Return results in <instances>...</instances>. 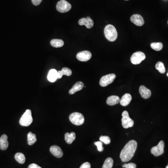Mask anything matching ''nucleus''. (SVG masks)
Segmentation results:
<instances>
[{
  "mask_svg": "<svg viewBox=\"0 0 168 168\" xmlns=\"http://www.w3.org/2000/svg\"><path fill=\"white\" fill-rule=\"evenodd\" d=\"M137 147V143L135 140H131L127 143L120 152V159L122 162H129L135 155Z\"/></svg>",
  "mask_w": 168,
  "mask_h": 168,
  "instance_id": "1",
  "label": "nucleus"
},
{
  "mask_svg": "<svg viewBox=\"0 0 168 168\" xmlns=\"http://www.w3.org/2000/svg\"><path fill=\"white\" fill-rule=\"evenodd\" d=\"M104 34L106 39L110 42H114L117 38L118 33L116 28L111 24L105 27Z\"/></svg>",
  "mask_w": 168,
  "mask_h": 168,
  "instance_id": "2",
  "label": "nucleus"
},
{
  "mask_svg": "<svg viewBox=\"0 0 168 168\" xmlns=\"http://www.w3.org/2000/svg\"><path fill=\"white\" fill-rule=\"evenodd\" d=\"M32 121L31 111L30 109H27L20 119L19 123L22 126L28 127L31 124Z\"/></svg>",
  "mask_w": 168,
  "mask_h": 168,
  "instance_id": "3",
  "label": "nucleus"
},
{
  "mask_svg": "<svg viewBox=\"0 0 168 168\" xmlns=\"http://www.w3.org/2000/svg\"><path fill=\"white\" fill-rule=\"evenodd\" d=\"M70 120L72 124L77 126L82 125L85 121V118L81 113L78 112H73L69 116Z\"/></svg>",
  "mask_w": 168,
  "mask_h": 168,
  "instance_id": "4",
  "label": "nucleus"
},
{
  "mask_svg": "<svg viewBox=\"0 0 168 168\" xmlns=\"http://www.w3.org/2000/svg\"><path fill=\"white\" fill-rule=\"evenodd\" d=\"M122 116L121 119L122 126L124 129L131 128L134 126V120L130 118L128 111H124L123 112Z\"/></svg>",
  "mask_w": 168,
  "mask_h": 168,
  "instance_id": "5",
  "label": "nucleus"
},
{
  "mask_svg": "<svg viewBox=\"0 0 168 168\" xmlns=\"http://www.w3.org/2000/svg\"><path fill=\"white\" fill-rule=\"evenodd\" d=\"M56 9L60 13H66L71 10L72 5L65 0H61L57 3Z\"/></svg>",
  "mask_w": 168,
  "mask_h": 168,
  "instance_id": "6",
  "label": "nucleus"
},
{
  "mask_svg": "<svg viewBox=\"0 0 168 168\" xmlns=\"http://www.w3.org/2000/svg\"><path fill=\"white\" fill-rule=\"evenodd\" d=\"M146 58V56L143 52H135L130 58V61L133 65H138L144 60Z\"/></svg>",
  "mask_w": 168,
  "mask_h": 168,
  "instance_id": "7",
  "label": "nucleus"
},
{
  "mask_svg": "<svg viewBox=\"0 0 168 168\" xmlns=\"http://www.w3.org/2000/svg\"><path fill=\"white\" fill-rule=\"evenodd\" d=\"M116 78V75L114 73L109 74L103 76L100 80V85L102 87L108 86L110 84L112 83Z\"/></svg>",
  "mask_w": 168,
  "mask_h": 168,
  "instance_id": "8",
  "label": "nucleus"
},
{
  "mask_svg": "<svg viewBox=\"0 0 168 168\" xmlns=\"http://www.w3.org/2000/svg\"><path fill=\"white\" fill-rule=\"evenodd\" d=\"M164 145L165 144L163 141H160L157 146L153 147L151 149L152 154H153L155 157H158L163 154L164 153Z\"/></svg>",
  "mask_w": 168,
  "mask_h": 168,
  "instance_id": "9",
  "label": "nucleus"
},
{
  "mask_svg": "<svg viewBox=\"0 0 168 168\" xmlns=\"http://www.w3.org/2000/svg\"><path fill=\"white\" fill-rule=\"evenodd\" d=\"M92 53L89 51H85L80 52L78 53L76 58L78 60L81 62H86L92 58Z\"/></svg>",
  "mask_w": 168,
  "mask_h": 168,
  "instance_id": "10",
  "label": "nucleus"
},
{
  "mask_svg": "<svg viewBox=\"0 0 168 168\" xmlns=\"http://www.w3.org/2000/svg\"><path fill=\"white\" fill-rule=\"evenodd\" d=\"M78 24L80 26L85 25L87 29H91L94 26V21L90 17L82 18L78 21Z\"/></svg>",
  "mask_w": 168,
  "mask_h": 168,
  "instance_id": "11",
  "label": "nucleus"
},
{
  "mask_svg": "<svg viewBox=\"0 0 168 168\" xmlns=\"http://www.w3.org/2000/svg\"><path fill=\"white\" fill-rule=\"evenodd\" d=\"M130 21L133 23L138 26H142L144 24V19L141 15L138 14L133 15L130 17Z\"/></svg>",
  "mask_w": 168,
  "mask_h": 168,
  "instance_id": "12",
  "label": "nucleus"
},
{
  "mask_svg": "<svg viewBox=\"0 0 168 168\" xmlns=\"http://www.w3.org/2000/svg\"><path fill=\"white\" fill-rule=\"evenodd\" d=\"M50 151L52 154L57 158H61L63 155V152L58 146H52L50 149Z\"/></svg>",
  "mask_w": 168,
  "mask_h": 168,
  "instance_id": "13",
  "label": "nucleus"
},
{
  "mask_svg": "<svg viewBox=\"0 0 168 168\" xmlns=\"http://www.w3.org/2000/svg\"><path fill=\"white\" fill-rule=\"evenodd\" d=\"M139 92L142 97L144 99H148L151 97V92L144 86H141L139 87Z\"/></svg>",
  "mask_w": 168,
  "mask_h": 168,
  "instance_id": "14",
  "label": "nucleus"
},
{
  "mask_svg": "<svg viewBox=\"0 0 168 168\" xmlns=\"http://www.w3.org/2000/svg\"><path fill=\"white\" fill-rule=\"evenodd\" d=\"M84 86V84L83 82L81 81L76 82V83L73 85L72 88L69 91V94H73L78 91L82 90Z\"/></svg>",
  "mask_w": 168,
  "mask_h": 168,
  "instance_id": "15",
  "label": "nucleus"
},
{
  "mask_svg": "<svg viewBox=\"0 0 168 168\" xmlns=\"http://www.w3.org/2000/svg\"><path fill=\"white\" fill-rule=\"evenodd\" d=\"M8 136L5 134H3L0 138V149L2 151H5L8 149Z\"/></svg>",
  "mask_w": 168,
  "mask_h": 168,
  "instance_id": "16",
  "label": "nucleus"
},
{
  "mask_svg": "<svg viewBox=\"0 0 168 168\" xmlns=\"http://www.w3.org/2000/svg\"><path fill=\"white\" fill-rule=\"evenodd\" d=\"M132 96L129 94H126L120 99V105L123 106H127L131 101Z\"/></svg>",
  "mask_w": 168,
  "mask_h": 168,
  "instance_id": "17",
  "label": "nucleus"
},
{
  "mask_svg": "<svg viewBox=\"0 0 168 168\" xmlns=\"http://www.w3.org/2000/svg\"><path fill=\"white\" fill-rule=\"evenodd\" d=\"M47 78L50 82H55L58 79V71L55 69H51L48 73Z\"/></svg>",
  "mask_w": 168,
  "mask_h": 168,
  "instance_id": "18",
  "label": "nucleus"
},
{
  "mask_svg": "<svg viewBox=\"0 0 168 168\" xmlns=\"http://www.w3.org/2000/svg\"><path fill=\"white\" fill-rule=\"evenodd\" d=\"M120 101V98L116 95L109 96L106 100V104L109 106H114L119 103Z\"/></svg>",
  "mask_w": 168,
  "mask_h": 168,
  "instance_id": "19",
  "label": "nucleus"
},
{
  "mask_svg": "<svg viewBox=\"0 0 168 168\" xmlns=\"http://www.w3.org/2000/svg\"><path fill=\"white\" fill-rule=\"evenodd\" d=\"M65 139L68 144H72L76 139V134L73 132L71 133H66L65 135Z\"/></svg>",
  "mask_w": 168,
  "mask_h": 168,
  "instance_id": "20",
  "label": "nucleus"
},
{
  "mask_svg": "<svg viewBox=\"0 0 168 168\" xmlns=\"http://www.w3.org/2000/svg\"><path fill=\"white\" fill-rule=\"evenodd\" d=\"M51 46L55 48H60L63 46L64 42L61 39H54L51 41Z\"/></svg>",
  "mask_w": 168,
  "mask_h": 168,
  "instance_id": "21",
  "label": "nucleus"
},
{
  "mask_svg": "<svg viewBox=\"0 0 168 168\" xmlns=\"http://www.w3.org/2000/svg\"><path fill=\"white\" fill-rule=\"evenodd\" d=\"M28 138V144L29 145H32L34 144L37 142V138L35 134L32 133L31 132H29L27 135Z\"/></svg>",
  "mask_w": 168,
  "mask_h": 168,
  "instance_id": "22",
  "label": "nucleus"
},
{
  "mask_svg": "<svg viewBox=\"0 0 168 168\" xmlns=\"http://www.w3.org/2000/svg\"><path fill=\"white\" fill-rule=\"evenodd\" d=\"M15 160L20 164H23L26 160L25 157L22 153H17L15 155Z\"/></svg>",
  "mask_w": 168,
  "mask_h": 168,
  "instance_id": "23",
  "label": "nucleus"
},
{
  "mask_svg": "<svg viewBox=\"0 0 168 168\" xmlns=\"http://www.w3.org/2000/svg\"><path fill=\"white\" fill-rule=\"evenodd\" d=\"M114 164V160L111 157L106 158L104 162L102 168H112Z\"/></svg>",
  "mask_w": 168,
  "mask_h": 168,
  "instance_id": "24",
  "label": "nucleus"
},
{
  "mask_svg": "<svg viewBox=\"0 0 168 168\" xmlns=\"http://www.w3.org/2000/svg\"><path fill=\"white\" fill-rule=\"evenodd\" d=\"M155 68L162 74H163L165 72L166 70L164 67V64L163 62H160V61L157 62L156 64Z\"/></svg>",
  "mask_w": 168,
  "mask_h": 168,
  "instance_id": "25",
  "label": "nucleus"
},
{
  "mask_svg": "<svg viewBox=\"0 0 168 168\" xmlns=\"http://www.w3.org/2000/svg\"><path fill=\"white\" fill-rule=\"evenodd\" d=\"M151 46L155 51H160L163 48V44L162 43H153L151 44Z\"/></svg>",
  "mask_w": 168,
  "mask_h": 168,
  "instance_id": "26",
  "label": "nucleus"
},
{
  "mask_svg": "<svg viewBox=\"0 0 168 168\" xmlns=\"http://www.w3.org/2000/svg\"><path fill=\"white\" fill-rule=\"evenodd\" d=\"M100 140L106 145L110 144L111 143V139L108 136H101L100 137Z\"/></svg>",
  "mask_w": 168,
  "mask_h": 168,
  "instance_id": "27",
  "label": "nucleus"
},
{
  "mask_svg": "<svg viewBox=\"0 0 168 168\" xmlns=\"http://www.w3.org/2000/svg\"><path fill=\"white\" fill-rule=\"evenodd\" d=\"M62 73L63 75H66V76H70L72 74V71L70 69L67 68V67H64L62 68Z\"/></svg>",
  "mask_w": 168,
  "mask_h": 168,
  "instance_id": "28",
  "label": "nucleus"
},
{
  "mask_svg": "<svg viewBox=\"0 0 168 168\" xmlns=\"http://www.w3.org/2000/svg\"><path fill=\"white\" fill-rule=\"evenodd\" d=\"M95 145L97 147L98 150L100 152H102L104 150L103 147V143L101 141L95 142L94 143Z\"/></svg>",
  "mask_w": 168,
  "mask_h": 168,
  "instance_id": "29",
  "label": "nucleus"
},
{
  "mask_svg": "<svg viewBox=\"0 0 168 168\" xmlns=\"http://www.w3.org/2000/svg\"><path fill=\"white\" fill-rule=\"evenodd\" d=\"M123 168H137V165L135 163H125L122 165Z\"/></svg>",
  "mask_w": 168,
  "mask_h": 168,
  "instance_id": "30",
  "label": "nucleus"
},
{
  "mask_svg": "<svg viewBox=\"0 0 168 168\" xmlns=\"http://www.w3.org/2000/svg\"><path fill=\"white\" fill-rule=\"evenodd\" d=\"M80 168H91V164L88 162H86L83 163Z\"/></svg>",
  "mask_w": 168,
  "mask_h": 168,
  "instance_id": "31",
  "label": "nucleus"
},
{
  "mask_svg": "<svg viewBox=\"0 0 168 168\" xmlns=\"http://www.w3.org/2000/svg\"><path fill=\"white\" fill-rule=\"evenodd\" d=\"M32 3L35 6H38L42 2V0H31Z\"/></svg>",
  "mask_w": 168,
  "mask_h": 168,
  "instance_id": "32",
  "label": "nucleus"
},
{
  "mask_svg": "<svg viewBox=\"0 0 168 168\" xmlns=\"http://www.w3.org/2000/svg\"><path fill=\"white\" fill-rule=\"evenodd\" d=\"M28 168H42L40 166H39L37 164H35V163H32L30 164Z\"/></svg>",
  "mask_w": 168,
  "mask_h": 168,
  "instance_id": "33",
  "label": "nucleus"
},
{
  "mask_svg": "<svg viewBox=\"0 0 168 168\" xmlns=\"http://www.w3.org/2000/svg\"><path fill=\"white\" fill-rule=\"evenodd\" d=\"M63 76V73H62V71H58V79H60V78L62 77V76Z\"/></svg>",
  "mask_w": 168,
  "mask_h": 168,
  "instance_id": "34",
  "label": "nucleus"
},
{
  "mask_svg": "<svg viewBox=\"0 0 168 168\" xmlns=\"http://www.w3.org/2000/svg\"><path fill=\"white\" fill-rule=\"evenodd\" d=\"M166 168H168V165H167V166H166Z\"/></svg>",
  "mask_w": 168,
  "mask_h": 168,
  "instance_id": "35",
  "label": "nucleus"
},
{
  "mask_svg": "<svg viewBox=\"0 0 168 168\" xmlns=\"http://www.w3.org/2000/svg\"><path fill=\"white\" fill-rule=\"evenodd\" d=\"M167 76H168V73H167Z\"/></svg>",
  "mask_w": 168,
  "mask_h": 168,
  "instance_id": "36",
  "label": "nucleus"
},
{
  "mask_svg": "<svg viewBox=\"0 0 168 168\" xmlns=\"http://www.w3.org/2000/svg\"><path fill=\"white\" fill-rule=\"evenodd\" d=\"M125 1H129V0H125Z\"/></svg>",
  "mask_w": 168,
  "mask_h": 168,
  "instance_id": "37",
  "label": "nucleus"
},
{
  "mask_svg": "<svg viewBox=\"0 0 168 168\" xmlns=\"http://www.w3.org/2000/svg\"></svg>",
  "mask_w": 168,
  "mask_h": 168,
  "instance_id": "38",
  "label": "nucleus"
}]
</instances>
